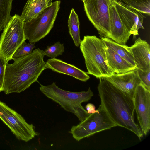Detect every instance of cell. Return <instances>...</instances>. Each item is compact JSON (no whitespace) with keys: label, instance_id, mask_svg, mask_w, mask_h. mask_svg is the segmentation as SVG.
<instances>
[{"label":"cell","instance_id":"cell-1","mask_svg":"<svg viewBox=\"0 0 150 150\" xmlns=\"http://www.w3.org/2000/svg\"><path fill=\"white\" fill-rule=\"evenodd\" d=\"M99 79L97 89L100 105L117 126L132 131L141 139L144 134L134 120L133 98L114 86L105 77Z\"/></svg>","mask_w":150,"mask_h":150},{"label":"cell","instance_id":"cell-2","mask_svg":"<svg viewBox=\"0 0 150 150\" xmlns=\"http://www.w3.org/2000/svg\"><path fill=\"white\" fill-rule=\"evenodd\" d=\"M45 56L44 51L38 48L29 54L13 59L12 64L8 63L3 85L5 93H20L34 83H39V77L47 69Z\"/></svg>","mask_w":150,"mask_h":150},{"label":"cell","instance_id":"cell-3","mask_svg":"<svg viewBox=\"0 0 150 150\" xmlns=\"http://www.w3.org/2000/svg\"><path fill=\"white\" fill-rule=\"evenodd\" d=\"M40 84V90L43 94L65 111L74 114L80 122L90 114L81 105L83 102L90 100L93 95L90 87L87 91L73 92L59 88L54 82L47 86Z\"/></svg>","mask_w":150,"mask_h":150},{"label":"cell","instance_id":"cell-4","mask_svg":"<svg viewBox=\"0 0 150 150\" xmlns=\"http://www.w3.org/2000/svg\"><path fill=\"white\" fill-rule=\"evenodd\" d=\"M80 45L88 74L99 78L115 74L108 65L105 45L101 39L95 35L85 36L81 40Z\"/></svg>","mask_w":150,"mask_h":150},{"label":"cell","instance_id":"cell-5","mask_svg":"<svg viewBox=\"0 0 150 150\" xmlns=\"http://www.w3.org/2000/svg\"><path fill=\"white\" fill-rule=\"evenodd\" d=\"M60 4L59 0L52 2L32 19L23 22L26 40L30 43H35L49 34L53 27Z\"/></svg>","mask_w":150,"mask_h":150},{"label":"cell","instance_id":"cell-6","mask_svg":"<svg viewBox=\"0 0 150 150\" xmlns=\"http://www.w3.org/2000/svg\"><path fill=\"white\" fill-rule=\"evenodd\" d=\"M98 109L99 112L90 114L77 125L72 127L71 133L76 141L117 126L100 105Z\"/></svg>","mask_w":150,"mask_h":150},{"label":"cell","instance_id":"cell-7","mask_svg":"<svg viewBox=\"0 0 150 150\" xmlns=\"http://www.w3.org/2000/svg\"><path fill=\"white\" fill-rule=\"evenodd\" d=\"M23 24L20 16L16 14L3 29L0 38V53L8 62L26 40Z\"/></svg>","mask_w":150,"mask_h":150},{"label":"cell","instance_id":"cell-8","mask_svg":"<svg viewBox=\"0 0 150 150\" xmlns=\"http://www.w3.org/2000/svg\"><path fill=\"white\" fill-rule=\"evenodd\" d=\"M0 119L18 140L28 142L40 134L33 124L27 123L21 115L0 100Z\"/></svg>","mask_w":150,"mask_h":150},{"label":"cell","instance_id":"cell-9","mask_svg":"<svg viewBox=\"0 0 150 150\" xmlns=\"http://www.w3.org/2000/svg\"><path fill=\"white\" fill-rule=\"evenodd\" d=\"M110 0H85L84 9L89 20L101 36L110 33L109 4Z\"/></svg>","mask_w":150,"mask_h":150},{"label":"cell","instance_id":"cell-10","mask_svg":"<svg viewBox=\"0 0 150 150\" xmlns=\"http://www.w3.org/2000/svg\"><path fill=\"white\" fill-rule=\"evenodd\" d=\"M133 99L140 128L146 136L150 129V90L142 83L137 87Z\"/></svg>","mask_w":150,"mask_h":150},{"label":"cell","instance_id":"cell-11","mask_svg":"<svg viewBox=\"0 0 150 150\" xmlns=\"http://www.w3.org/2000/svg\"><path fill=\"white\" fill-rule=\"evenodd\" d=\"M105 78L117 88L133 98L137 87L142 83L136 69L124 73H115Z\"/></svg>","mask_w":150,"mask_h":150},{"label":"cell","instance_id":"cell-12","mask_svg":"<svg viewBox=\"0 0 150 150\" xmlns=\"http://www.w3.org/2000/svg\"><path fill=\"white\" fill-rule=\"evenodd\" d=\"M109 6L110 33L105 37L125 45L131 34L121 19L113 1H110Z\"/></svg>","mask_w":150,"mask_h":150},{"label":"cell","instance_id":"cell-13","mask_svg":"<svg viewBox=\"0 0 150 150\" xmlns=\"http://www.w3.org/2000/svg\"><path fill=\"white\" fill-rule=\"evenodd\" d=\"M122 21L131 34L139 35V29H144L142 25L145 16L141 13L129 9L116 1H113Z\"/></svg>","mask_w":150,"mask_h":150},{"label":"cell","instance_id":"cell-14","mask_svg":"<svg viewBox=\"0 0 150 150\" xmlns=\"http://www.w3.org/2000/svg\"><path fill=\"white\" fill-rule=\"evenodd\" d=\"M136 65V69L146 71L150 69V46L139 37L130 47Z\"/></svg>","mask_w":150,"mask_h":150},{"label":"cell","instance_id":"cell-15","mask_svg":"<svg viewBox=\"0 0 150 150\" xmlns=\"http://www.w3.org/2000/svg\"><path fill=\"white\" fill-rule=\"evenodd\" d=\"M45 63L47 69H50L54 72L69 75L82 81L86 82L90 78L87 72L59 59L50 58Z\"/></svg>","mask_w":150,"mask_h":150},{"label":"cell","instance_id":"cell-16","mask_svg":"<svg viewBox=\"0 0 150 150\" xmlns=\"http://www.w3.org/2000/svg\"><path fill=\"white\" fill-rule=\"evenodd\" d=\"M104 49L108 65L114 73L122 74L135 69L136 67L105 45Z\"/></svg>","mask_w":150,"mask_h":150},{"label":"cell","instance_id":"cell-17","mask_svg":"<svg viewBox=\"0 0 150 150\" xmlns=\"http://www.w3.org/2000/svg\"><path fill=\"white\" fill-rule=\"evenodd\" d=\"M50 5L47 0H28L20 17L23 22L28 21Z\"/></svg>","mask_w":150,"mask_h":150},{"label":"cell","instance_id":"cell-18","mask_svg":"<svg viewBox=\"0 0 150 150\" xmlns=\"http://www.w3.org/2000/svg\"><path fill=\"white\" fill-rule=\"evenodd\" d=\"M100 39L105 45L116 52L129 63L136 67L130 47L125 45L118 44L111 39L105 37L101 36Z\"/></svg>","mask_w":150,"mask_h":150},{"label":"cell","instance_id":"cell-19","mask_svg":"<svg viewBox=\"0 0 150 150\" xmlns=\"http://www.w3.org/2000/svg\"><path fill=\"white\" fill-rule=\"evenodd\" d=\"M69 32L72 39L75 45L79 47L81 39L80 35L79 22L77 14L72 8L68 21Z\"/></svg>","mask_w":150,"mask_h":150},{"label":"cell","instance_id":"cell-20","mask_svg":"<svg viewBox=\"0 0 150 150\" xmlns=\"http://www.w3.org/2000/svg\"><path fill=\"white\" fill-rule=\"evenodd\" d=\"M115 1L127 8L150 16V0H116Z\"/></svg>","mask_w":150,"mask_h":150},{"label":"cell","instance_id":"cell-21","mask_svg":"<svg viewBox=\"0 0 150 150\" xmlns=\"http://www.w3.org/2000/svg\"><path fill=\"white\" fill-rule=\"evenodd\" d=\"M13 0H0V32L5 27L11 16L12 3Z\"/></svg>","mask_w":150,"mask_h":150},{"label":"cell","instance_id":"cell-22","mask_svg":"<svg viewBox=\"0 0 150 150\" xmlns=\"http://www.w3.org/2000/svg\"><path fill=\"white\" fill-rule=\"evenodd\" d=\"M64 51V44L61 43L60 41L55 43L52 45L47 46L44 51L45 55L51 58L62 55Z\"/></svg>","mask_w":150,"mask_h":150},{"label":"cell","instance_id":"cell-23","mask_svg":"<svg viewBox=\"0 0 150 150\" xmlns=\"http://www.w3.org/2000/svg\"><path fill=\"white\" fill-rule=\"evenodd\" d=\"M35 43H28L24 42L16 51L13 54L12 59L29 54L32 52L35 47Z\"/></svg>","mask_w":150,"mask_h":150},{"label":"cell","instance_id":"cell-24","mask_svg":"<svg viewBox=\"0 0 150 150\" xmlns=\"http://www.w3.org/2000/svg\"><path fill=\"white\" fill-rule=\"evenodd\" d=\"M8 62L0 53V92L4 91L3 85L6 67Z\"/></svg>","mask_w":150,"mask_h":150},{"label":"cell","instance_id":"cell-25","mask_svg":"<svg viewBox=\"0 0 150 150\" xmlns=\"http://www.w3.org/2000/svg\"><path fill=\"white\" fill-rule=\"evenodd\" d=\"M136 69L142 83L150 90V69L143 71L140 69Z\"/></svg>","mask_w":150,"mask_h":150},{"label":"cell","instance_id":"cell-26","mask_svg":"<svg viewBox=\"0 0 150 150\" xmlns=\"http://www.w3.org/2000/svg\"><path fill=\"white\" fill-rule=\"evenodd\" d=\"M85 108L87 113L89 114L99 112L98 109L96 110L94 105L91 103L87 104L85 106Z\"/></svg>","mask_w":150,"mask_h":150},{"label":"cell","instance_id":"cell-27","mask_svg":"<svg viewBox=\"0 0 150 150\" xmlns=\"http://www.w3.org/2000/svg\"><path fill=\"white\" fill-rule=\"evenodd\" d=\"M48 3L49 4H50L52 2V1L53 0H47Z\"/></svg>","mask_w":150,"mask_h":150},{"label":"cell","instance_id":"cell-28","mask_svg":"<svg viewBox=\"0 0 150 150\" xmlns=\"http://www.w3.org/2000/svg\"><path fill=\"white\" fill-rule=\"evenodd\" d=\"M110 1H115L116 0H110Z\"/></svg>","mask_w":150,"mask_h":150},{"label":"cell","instance_id":"cell-29","mask_svg":"<svg viewBox=\"0 0 150 150\" xmlns=\"http://www.w3.org/2000/svg\"><path fill=\"white\" fill-rule=\"evenodd\" d=\"M83 2V3L84 2L85 0H81Z\"/></svg>","mask_w":150,"mask_h":150}]
</instances>
